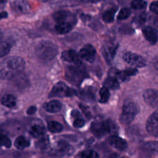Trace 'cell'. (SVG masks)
Returning <instances> with one entry per match:
<instances>
[{
  "label": "cell",
  "mask_w": 158,
  "mask_h": 158,
  "mask_svg": "<svg viewBox=\"0 0 158 158\" xmlns=\"http://www.w3.org/2000/svg\"><path fill=\"white\" fill-rule=\"evenodd\" d=\"M147 6V3L144 1H133L131 2V6L133 9L136 10H140L145 9Z\"/></svg>",
  "instance_id": "32"
},
{
  "label": "cell",
  "mask_w": 158,
  "mask_h": 158,
  "mask_svg": "<svg viewBox=\"0 0 158 158\" xmlns=\"http://www.w3.org/2000/svg\"><path fill=\"white\" fill-rule=\"evenodd\" d=\"M1 102L3 106L7 107L12 108L17 104V98L12 94H6L1 98Z\"/></svg>",
  "instance_id": "21"
},
{
  "label": "cell",
  "mask_w": 158,
  "mask_h": 158,
  "mask_svg": "<svg viewBox=\"0 0 158 158\" xmlns=\"http://www.w3.org/2000/svg\"><path fill=\"white\" fill-rule=\"evenodd\" d=\"M143 33L145 39L151 44H154L158 40V32L154 28L148 26L143 30Z\"/></svg>",
  "instance_id": "14"
},
{
  "label": "cell",
  "mask_w": 158,
  "mask_h": 158,
  "mask_svg": "<svg viewBox=\"0 0 158 158\" xmlns=\"http://www.w3.org/2000/svg\"><path fill=\"white\" fill-rule=\"evenodd\" d=\"M25 67L23 59L19 56H10L0 64V78L11 79L22 72Z\"/></svg>",
  "instance_id": "1"
},
{
  "label": "cell",
  "mask_w": 158,
  "mask_h": 158,
  "mask_svg": "<svg viewBox=\"0 0 158 158\" xmlns=\"http://www.w3.org/2000/svg\"><path fill=\"white\" fill-rule=\"evenodd\" d=\"M44 109L50 113H56L59 112L62 108V104L57 100H51L45 102L43 105Z\"/></svg>",
  "instance_id": "17"
},
{
  "label": "cell",
  "mask_w": 158,
  "mask_h": 158,
  "mask_svg": "<svg viewBox=\"0 0 158 158\" xmlns=\"http://www.w3.org/2000/svg\"><path fill=\"white\" fill-rule=\"evenodd\" d=\"M117 10V7H111L105 10L102 15V20L106 23H110L114 20L115 14Z\"/></svg>",
  "instance_id": "23"
},
{
  "label": "cell",
  "mask_w": 158,
  "mask_h": 158,
  "mask_svg": "<svg viewBox=\"0 0 158 158\" xmlns=\"http://www.w3.org/2000/svg\"><path fill=\"white\" fill-rule=\"evenodd\" d=\"M56 22L55 30L59 34H65L70 32L77 22L76 17L67 10H59L53 15Z\"/></svg>",
  "instance_id": "2"
},
{
  "label": "cell",
  "mask_w": 158,
  "mask_h": 158,
  "mask_svg": "<svg viewBox=\"0 0 158 158\" xmlns=\"http://www.w3.org/2000/svg\"><path fill=\"white\" fill-rule=\"evenodd\" d=\"M149 9L154 14H158V1L152 2L149 6Z\"/></svg>",
  "instance_id": "36"
},
{
  "label": "cell",
  "mask_w": 158,
  "mask_h": 158,
  "mask_svg": "<svg viewBox=\"0 0 158 158\" xmlns=\"http://www.w3.org/2000/svg\"><path fill=\"white\" fill-rule=\"evenodd\" d=\"M96 51L95 48L91 44H88L81 48L79 51L80 58L86 60L88 62H94L96 57Z\"/></svg>",
  "instance_id": "10"
},
{
  "label": "cell",
  "mask_w": 158,
  "mask_h": 158,
  "mask_svg": "<svg viewBox=\"0 0 158 158\" xmlns=\"http://www.w3.org/2000/svg\"><path fill=\"white\" fill-rule=\"evenodd\" d=\"M36 107L35 106H31L30 107L28 110H27V113L28 114V115H33L34 114H35V112H36Z\"/></svg>",
  "instance_id": "39"
},
{
  "label": "cell",
  "mask_w": 158,
  "mask_h": 158,
  "mask_svg": "<svg viewBox=\"0 0 158 158\" xmlns=\"http://www.w3.org/2000/svg\"><path fill=\"white\" fill-rule=\"evenodd\" d=\"M104 87L107 88V89H117L119 88V81L115 78L109 76L104 82Z\"/></svg>",
  "instance_id": "25"
},
{
  "label": "cell",
  "mask_w": 158,
  "mask_h": 158,
  "mask_svg": "<svg viewBox=\"0 0 158 158\" xmlns=\"http://www.w3.org/2000/svg\"><path fill=\"white\" fill-rule=\"evenodd\" d=\"M48 129L49 131L56 133L60 132L63 130V127L56 121H51L48 124Z\"/></svg>",
  "instance_id": "27"
},
{
  "label": "cell",
  "mask_w": 158,
  "mask_h": 158,
  "mask_svg": "<svg viewBox=\"0 0 158 158\" xmlns=\"http://www.w3.org/2000/svg\"><path fill=\"white\" fill-rule=\"evenodd\" d=\"M93 133L98 138H101L108 133H116L117 126L110 120H98L93 122L91 125Z\"/></svg>",
  "instance_id": "4"
},
{
  "label": "cell",
  "mask_w": 158,
  "mask_h": 158,
  "mask_svg": "<svg viewBox=\"0 0 158 158\" xmlns=\"http://www.w3.org/2000/svg\"><path fill=\"white\" fill-rule=\"evenodd\" d=\"M81 158H99L98 154L92 149L83 151L81 154Z\"/></svg>",
  "instance_id": "31"
},
{
  "label": "cell",
  "mask_w": 158,
  "mask_h": 158,
  "mask_svg": "<svg viewBox=\"0 0 158 158\" xmlns=\"http://www.w3.org/2000/svg\"><path fill=\"white\" fill-rule=\"evenodd\" d=\"M152 65H153L154 69L158 72V56L156 57L152 60Z\"/></svg>",
  "instance_id": "40"
},
{
  "label": "cell",
  "mask_w": 158,
  "mask_h": 158,
  "mask_svg": "<svg viewBox=\"0 0 158 158\" xmlns=\"http://www.w3.org/2000/svg\"><path fill=\"white\" fill-rule=\"evenodd\" d=\"M65 76L69 81L78 85L86 77V73L81 67V65H77V66L68 67L66 69Z\"/></svg>",
  "instance_id": "7"
},
{
  "label": "cell",
  "mask_w": 158,
  "mask_h": 158,
  "mask_svg": "<svg viewBox=\"0 0 158 158\" xmlns=\"http://www.w3.org/2000/svg\"><path fill=\"white\" fill-rule=\"evenodd\" d=\"M125 74L128 76V77H130V76H132V75H135L138 72V70L135 69V68H128L127 69H126L125 70H124Z\"/></svg>",
  "instance_id": "38"
},
{
  "label": "cell",
  "mask_w": 158,
  "mask_h": 158,
  "mask_svg": "<svg viewBox=\"0 0 158 158\" xmlns=\"http://www.w3.org/2000/svg\"><path fill=\"white\" fill-rule=\"evenodd\" d=\"M122 158H125V157H122Z\"/></svg>",
  "instance_id": "45"
},
{
  "label": "cell",
  "mask_w": 158,
  "mask_h": 158,
  "mask_svg": "<svg viewBox=\"0 0 158 158\" xmlns=\"http://www.w3.org/2000/svg\"><path fill=\"white\" fill-rule=\"evenodd\" d=\"M77 94V91L68 86L64 82L60 81L56 83L49 93V98L70 97Z\"/></svg>",
  "instance_id": "6"
},
{
  "label": "cell",
  "mask_w": 158,
  "mask_h": 158,
  "mask_svg": "<svg viewBox=\"0 0 158 158\" xmlns=\"http://www.w3.org/2000/svg\"><path fill=\"white\" fill-rule=\"evenodd\" d=\"M130 14H131L130 9L127 7H123V8L121 9L120 12H118V15L117 16V19L119 20H125L130 17Z\"/></svg>",
  "instance_id": "30"
},
{
  "label": "cell",
  "mask_w": 158,
  "mask_h": 158,
  "mask_svg": "<svg viewBox=\"0 0 158 158\" xmlns=\"http://www.w3.org/2000/svg\"><path fill=\"white\" fill-rule=\"evenodd\" d=\"M144 147L149 151L158 154V142H148L144 145Z\"/></svg>",
  "instance_id": "34"
},
{
  "label": "cell",
  "mask_w": 158,
  "mask_h": 158,
  "mask_svg": "<svg viewBox=\"0 0 158 158\" xmlns=\"http://www.w3.org/2000/svg\"><path fill=\"white\" fill-rule=\"evenodd\" d=\"M56 151L60 154H67L70 151V145L64 141H60L57 143Z\"/></svg>",
  "instance_id": "26"
},
{
  "label": "cell",
  "mask_w": 158,
  "mask_h": 158,
  "mask_svg": "<svg viewBox=\"0 0 158 158\" xmlns=\"http://www.w3.org/2000/svg\"><path fill=\"white\" fill-rule=\"evenodd\" d=\"M138 111L139 107L136 103L129 102L125 104L120 115V122L125 125L130 123L138 113Z\"/></svg>",
  "instance_id": "5"
},
{
  "label": "cell",
  "mask_w": 158,
  "mask_h": 158,
  "mask_svg": "<svg viewBox=\"0 0 158 158\" xmlns=\"http://www.w3.org/2000/svg\"><path fill=\"white\" fill-rule=\"evenodd\" d=\"M123 59L127 63L133 67H143L146 65V61L142 56L131 52L124 53Z\"/></svg>",
  "instance_id": "8"
},
{
  "label": "cell",
  "mask_w": 158,
  "mask_h": 158,
  "mask_svg": "<svg viewBox=\"0 0 158 158\" xmlns=\"http://www.w3.org/2000/svg\"><path fill=\"white\" fill-rule=\"evenodd\" d=\"M48 144V139L47 138L44 137V136L41 137L40 138V140L38 143V146L42 148V147H46Z\"/></svg>",
  "instance_id": "37"
},
{
  "label": "cell",
  "mask_w": 158,
  "mask_h": 158,
  "mask_svg": "<svg viewBox=\"0 0 158 158\" xmlns=\"http://www.w3.org/2000/svg\"><path fill=\"white\" fill-rule=\"evenodd\" d=\"M109 76L115 78H116L118 81H123L125 80L128 76L125 74L124 71H121L115 69H112L109 72Z\"/></svg>",
  "instance_id": "24"
},
{
  "label": "cell",
  "mask_w": 158,
  "mask_h": 158,
  "mask_svg": "<svg viewBox=\"0 0 158 158\" xmlns=\"http://www.w3.org/2000/svg\"><path fill=\"white\" fill-rule=\"evenodd\" d=\"M12 143L10 139L5 135L0 133V146H4L7 148H10Z\"/></svg>",
  "instance_id": "33"
},
{
  "label": "cell",
  "mask_w": 158,
  "mask_h": 158,
  "mask_svg": "<svg viewBox=\"0 0 158 158\" xmlns=\"http://www.w3.org/2000/svg\"><path fill=\"white\" fill-rule=\"evenodd\" d=\"M145 102L152 107H158V91L154 89H147L143 94Z\"/></svg>",
  "instance_id": "11"
},
{
  "label": "cell",
  "mask_w": 158,
  "mask_h": 158,
  "mask_svg": "<svg viewBox=\"0 0 158 158\" xmlns=\"http://www.w3.org/2000/svg\"><path fill=\"white\" fill-rule=\"evenodd\" d=\"M62 58L69 62L74 63L75 65H81V62L79 54L73 49L65 50L62 53Z\"/></svg>",
  "instance_id": "13"
},
{
  "label": "cell",
  "mask_w": 158,
  "mask_h": 158,
  "mask_svg": "<svg viewBox=\"0 0 158 158\" xmlns=\"http://www.w3.org/2000/svg\"><path fill=\"white\" fill-rule=\"evenodd\" d=\"M109 158H118V154H116V153H114V154H112Z\"/></svg>",
  "instance_id": "42"
},
{
  "label": "cell",
  "mask_w": 158,
  "mask_h": 158,
  "mask_svg": "<svg viewBox=\"0 0 158 158\" xmlns=\"http://www.w3.org/2000/svg\"><path fill=\"white\" fill-rule=\"evenodd\" d=\"M71 115L73 118V126L75 128H81L85 125V120L77 110H73L71 112Z\"/></svg>",
  "instance_id": "20"
},
{
  "label": "cell",
  "mask_w": 158,
  "mask_h": 158,
  "mask_svg": "<svg viewBox=\"0 0 158 158\" xmlns=\"http://www.w3.org/2000/svg\"><path fill=\"white\" fill-rule=\"evenodd\" d=\"M8 16V14L5 11H3V12H0V20L1 19H5L6 17H7Z\"/></svg>",
  "instance_id": "41"
},
{
  "label": "cell",
  "mask_w": 158,
  "mask_h": 158,
  "mask_svg": "<svg viewBox=\"0 0 158 158\" xmlns=\"http://www.w3.org/2000/svg\"><path fill=\"white\" fill-rule=\"evenodd\" d=\"M110 97V93L109 89L103 86L99 90V102L101 103H106L107 102Z\"/></svg>",
  "instance_id": "28"
},
{
  "label": "cell",
  "mask_w": 158,
  "mask_h": 158,
  "mask_svg": "<svg viewBox=\"0 0 158 158\" xmlns=\"http://www.w3.org/2000/svg\"><path fill=\"white\" fill-rule=\"evenodd\" d=\"M146 128L149 134L158 137V110L154 111L149 117L146 123Z\"/></svg>",
  "instance_id": "9"
},
{
  "label": "cell",
  "mask_w": 158,
  "mask_h": 158,
  "mask_svg": "<svg viewBox=\"0 0 158 158\" xmlns=\"http://www.w3.org/2000/svg\"><path fill=\"white\" fill-rule=\"evenodd\" d=\"M12 10L16 14H24L30 10L28 3L24 1H15L10 3Z\"/></svg>",
  "instance_id": "15"
},
{
  "label": "cell",
  "mask_w": 158,
  "mask_h": 158,
  "mask_svg": "<svg viewBox=\"0 0 158 158\" xmlns=\"http://www.w3.org/2000/svg\"><path fill=\"white\" fill-rule=\"evenodd\" d=\"M58 52L57 46L53 42L48 40L40 41L35 48L36 56L43 60H51L54 59Z\"/></svg>",
  "instance_id": "3"
},
{
  "label": "cell",
  "mask_w": 158,
  "mask_h": 158,
  "mask_svg": "<svg viewBox=\"0 0 158 158\" xmlns=\"http://www.w3.org/2000/svg\"><path fill=\"white\" fill-rule=\"evenodd\" d=\"M80 98L87 101H93L95 99V89L92 87H86L79 92Z\"/></svg>",
  "instance_id": "18"
},
{
  "label": "cell",
  "mask_w": 158,
  "mask_h": 158,
  "mask_svg": "<svg viewBox=\"0 0 158 158\" xmlns=\"http://www.w3.org/2000/svg\"><path fill=\"white\" fill-rule=\"evenodd\" d=\"M11 45L7 41H2L0 43V58L6 56L9 53Z\"/></svg>",
  "instance_id": "29"
},
{
  "label": "cell",
  "mask_w": 158,
  "mask_h": 158,
  "mask_svg": "<svg viewBox=\"0 0 158 158\" xmlns=\"http://www.w3.org/2000/svg\"><path fill=\"white\" fill-rule=\"evenodd\" d=\"M30 144V141L23 136H18L14 141L15 147L20 150H22L26 148L29 147Z\"/></svg>",
  "instance_id": "22"
},
{
  "label": "cell",
  "mask_w": 158,
  "mask_h": 158,
  "mask_svg": "<svg viewBox=\"0 0 158 158\" xmlns=\"http://www.w3.org/2000/svg\"><path fill=\"white\" fill-rule=\"evenodd\" d=\"M2 33L0 31V43L2 42Z\"/></svg>",
  "instance_id": "44"
},
{
  "label": "cell",
  "mask_w": 158,
  "mask_h": 158,
  "mask_svg": "<svg viewBox=\"0 0 158 158\" xmlns=\"http://www.w3.org/2000/svg\"><path fill=\"white\" fill-rule=\"evenodd\" d=\"M147 19V14L146 12H143L137 15L135 19V22L138 23H144Z\"/></svg>",
  "instance_id": "35"
},
{
  "label": "cell",
  "mask_w": 158,
  "mask_h": 158,
  "mask_svg": "<svg viewBox=\"0 0 158 158\" xmlns=\"http://www.w3.org/2000/svg\"><path fill=\"white\" fill-rule=\"evenodd\" d=\"M117 45H115L113 44H107V46H104L102 49L103 56L105 57L106 60H112L114 57L115 54V52L117 50Z\"/></svg>",
  "instance_id": "19"
},
{
  "label": "cell",
  "mask_w": 158,
  "mask_h": 158,
  "mask_svg": "<svg viewBox=\"0 0 158 158\" xmlns=\"http://www.w3.org/2000/svg\"><path fill=\"white\" fill-rule=\"evenodd\" d=\"M109 143L114 148L120 151L126 150L128 147L127 141L117 135H112L109 138Z\"/></svg>",
  "instance_id": "16"
},
{
  "label": "cell",
  "mask_w": 158,
  "mask_h": 158,
  "mask_svg": "<svg viewBox=\"0 0 158 158\" xmlns=\"http://www.w3.org/2000/svg\"><path fill=\"white\" fill-rule=\"evenodd\" d=\"M6 2V1H0V7H4L5 6V3Z\"/></svg>",
  "instance_id": "43"
},
{
  "label": "cell",
  "mask_w": 158,
  "mask_h": 158,
  "mask_svg": "<svg viewBox=\"0 0 158 158\" xmlns=\"http://www.w3.org/2000/svg\"><path fill=\"white\" fill-rule=\"evenodd\" d=\"M28 131L31 136L35 138H40L44 136L46 133V128L43 123L39 121H34L30 126Z\"/></svg>",
  "instance_id": "12"
}]
</instances>
